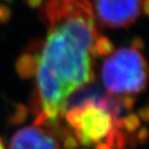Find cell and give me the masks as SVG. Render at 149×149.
I'll return each mask as SVG.
<instances>
[{"label": "cell", "mask_w": 149, "mask_h": 149, "mask_svg": "<svg viewBox=\"0 0 149 149\" xmlns=\"http://www.w3.org/2000/svg\"><path fill=\"white\" fill-rule=\"evenodd\" d=\"M47 36L32 68L40 124L64 117L68 98L92 83L100 38L90 0H48L42 7Z\"/></svg>", "instance_id": "6da1fadb"}, {"label": "cell", "mask_w": 149, "mask_h": 149, "mask_svg": "<svg viewBox=\"0 0 149 149\" xmlns=\"http://www.w3.org/2000/svg\"><path fill=\"white\" fill-rule=\"evenodd\" d=\"M115 111L108 100H86L66 110L64 117L74 130V141L82 146L114 149L120 145L116 141V128L120 122Z\"/></svg>", "instance_id": "7a4b0ae2"}, {"label": "cell", "mask_w": 149, "mask_h": 149, "mask_svg": "<svg viewBox=\"0 0 149 149\" xmlns=\"http://www.w3.org/2000/svg\"><path fill=\"white\" fill-rule=\"evenodd\" d=\"M148 68L138 48H119L111 52L102 62L100 79L106 90L115 96L130 97L146 89Z\"/></svg>", "instance_id": "3957f363"}, {"label": "cell", "mask_w": 149, "mask_h": 149, "mask_svg": "<svg viewBox=\"0 0 149 149\" xmlns=\"http://www.w3.org/2000/svg\"><path fill=\"white\" fill-rule=\"evenodd\" d=\"M92 12L97 24L108 28L132 25L147 8V0H92Z\"/></svg>", "instance_id": "277c9868"}, {"label": "cell", "mask_w": 149, "mask_h": 149, "mask_svg": "<svg viewBox=\"0 0 149 149\" xmlns=\"http://www.w3.org/2000/svg\"><path fill=\"white\" fill-rule=\"evenodd\" d=\"M8 149H62L58 139L45 124L36 123L20 128L9 141Z\"/></svg>", "instance_id": "5b68a950"}, {"label": "cell", "mask_w": 149, "mask_h": 149, "mask_svg": "<svg viewBox=\"0 0 149 149\" xmlns=\"http://www.w3.org/2000/svg\"><path fill=\"white\" fill-rule=\"evenodd\" d=\"M27 1L30 3V5H32V6H36V5H40V3H42V0H27Z\"/></svg>", "instance_id": "8992f818"}, {"label": "cell", "mask_w": 149, "mask_h": 149, "mask_svg": "<svg viewBox=\"0 0 149 149\" xmlns=\"http://www.w3.org/2000/svg\"><path fill=\"white\" fill-rule=\"evenodd\" d=\"M0 149H5L4 143H3L2 139H1V137H0Z\"/></svg>", "instance_id": "52a82bcc"}]
</instances>
